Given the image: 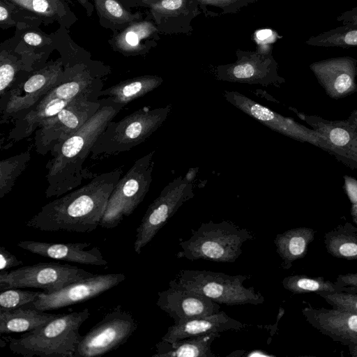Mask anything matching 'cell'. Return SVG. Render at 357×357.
Returning <instances> with one entry per match:
<instances>
[{
    "mask_svg": "<svg viewBox=\"0 0 357 357\" xmlns=\"http://www.w3.org/2000/svg\"><path fill=\"white\" fill-rule=\"evenodd\" d=\"M23 22L36 25L42 22L8 0H0V28L3 30L15 27L18 23Z\"/></svg>",
    "mask_w": 357,
    "mask_h": 357,
    "instance_id": "cell-36",
    "label": "cell"
},
{
    "mask_svg": "<svg viewBox=\"0 0 357 357\" xmlns=\"http://www.w3.org/2000/svg\"><path fill=\"white\" fill-rule=\"evenodd\" d=\"M158 295L157 305L173 319L174 324L220 311V303L200 293L178 286L174 280L169 282L168 289L158 292Z\"/></svg>",
    "mask_w": 357,
    "mask_h": 357,
    "instance_id": "cell-17",
    "label": "cell"
},
{
    "mask_svg": "<svg viewBox=\"0 0 357 357\" xmlns=\"http://www.w3.org/2000/svg\"><path fill=\"white\" fill-rule=\"evenodd\" d=\"M183 3V0H162V1L156 5L157 7L165 10H173L179 8Z\"/></svg>",
    "mask_w": 357,
    "mask_h": 357,
    "instance_id": "cell-43",
    "label": "cell"
},
{
    "mask_svg": "<svg viewBox=\"0 0 357 357\" xmlns=\"http://www.w3.org/2000/svg\"><path fill=\"white\" fill-rule=\"evenodd\" d=\"M220 333H210L192 336L172 343L161 340L155 344L156 353L153 357H215L211 344Z\"/></svg>",
    "mask_w": 357,
    "mask_h": 357,
    "instance_id": "cell-27",
    "label": "cell"
},
{
    "mask_svg": "<svg viewBox=\"0 0 357 357\" xmlns=\"http://www.w3.org/2000/svg\"><path fill=\"white\" fill-rule=\"evenodd\" d=\"M317 294L333 308L357 314V293L319 291Z\"/></svg>",
    "mask_w": 357,
    "mask_h": 357,
    "instance_id": "cell-38",
    "label": "cell"
},
{
    "mask_svg": "<svg viewBox=\"0 0 357 357\" xmlns=\"http://www.w3.org/2000/svg\"><path fill=\"white\" fill-rule=\"evenodd\" d=\"M77 2L85 10L86 14L88 17H91L93 11L95 10V7L93 3L89 0H74Z\"/></svg>",
    "mask_w": 357,
    "mask_h": 357,
    "instance_id": "cell-44",
    "label": "cell"
},
{
    "mask_svg": "<svg viewBox=\"0 0 357 357\" xmlns=\"http://www.w3.org/2000/svg\"><path fill=\"white\" fill-rule=\"evenodd\" d=\"M269 356L268 354H265L264 352L263 351H252L250 354H248L247 356Z\"/></svg>",
    "mask_w": 357,
    "mask_h": 357,
    "instance_id": "cell-49",
    "label": "cell"
},
{
    "mask_svg": "<svg viewBox=\"0 0 357 357\" xmlns=\"http://www.w3.org/2000/svg\"><path fill=\"white\" fill-rule=\"evenodd\" d=\"M124 5L128 8L137 6L139 5V0H120Z\"/></svg>",
    "mask_w": 357,
    "mask_h": 357,
    "instance_id": "cell-47",
    "label": "cell"
},
{
    "mask_svg": "<svg viewBox=\"0 0 357 357\" xmlns=\"http://www.w3.org/2000/svg\"><path fill=\"white\" fill-rule=\"evenodd\" d=\"M248 277L230 275L210 271L182 270L174 282L180 287L200 293L215 302L227 305L252 304L264 302V298L255 288L244 287Z\"/></svg>",
    "mask_w": 357,
    "mask_h": 357,
    "instance_id": "cell-9",
    "label": "cell"
},
{
    "mask_svg": "<svg viewBox=\"0 0 357 357\" xmlns=\"http://www.w3.org/2000/svg\"><path fill=\"white\" fill-rule=\"evenodd\" d=\"M162 82L160 77L138 76L121 81L100 92V97L110 98L124 106L131 101L142 98L158 87Z\"/></svg>",
    "mask_w": 357,
    "mask_h": 357,
    "instance_id": "cell-29",
    "label": "cell"
},
{
    "mask_svg": "<svg viewBox=\"0 0 357 357\" xmlns=\"http://www.w3.org/2000/svg\"><path fill=\"white\" fill-rule=\"evenodd\" d=\"M100 25L114 32L127 27L131 22L142 20L139 12L132 13L120 0H91Z\"/></svg>",
    "mask_w": 357,
    "mask_h": 357,
    "instance_id": "cell-30",
    "label": "cell"
},
{
    "mask_svg": "<svg viewBox=\"0 0 357 357\" xmlns=\"http://www.w3.org/2000/svg\"><path fill=\"white\" fill-rule=\"evenodd\" d=\"M315 231L309 227H297L278 234L274 239L276 252L282 259V267L289 269L294 261L306 255Z\"/></svg>",
    "mask_w": 357,
    "mask_h": 357,
    "instance_id": "cell-26",
    "label": "cell"
},
{
    "mask_svg": "<svg viewBox=\"0 0 357 357\" xmlns=\"http://www.w3.org/2000/svg\"><path fill=\"white\" fill-rule=\"evenodd\" d=\"M154 153L153 150L137 159L118 181L100 220L101 227L113 229L117 227L144 200L152 182Z\"/></svg>",
    "mask_w": 357,
    "mask_h": 357,
    "instance_id": "cell-8",
    "label": "cell"
},
{
    "mask_svg": "<svg viewBox=\"0 0 357 357\" xmlns=\"http://www.w3.org/2000/svg\"><path fill=\"white\" fill-rule=\"evenodd\" d=\"M72 66H63L61 57L47 61L43 67L22 75L0 98V123L23 117L50 90L61 83Z\"/></svg>",
    "mask_w": 357,
    "mask_h": 357,
    "instance_id": "cell-7",
    "label": "cell"
},
{
    "mask_svg": "<svg viewBox=\"0 0 357 357\" xmlns=\"http://www.w3.org/2000/svg\"><path fill=\"white\" fill-rule=\"evenodd\" d=\"M101 103L102 98H80L43 121L34 132L33 141L36 153L46 155L76 132L96 113Z\"/></svg>",
    "mask_w": 357,
    "mask_h": 357,
    "instance_id": "cell-11",
    "label": "cell"
},
{
    "mask_svg": "<svg viewBox=\"0 0 357 357\" xmlns=\"http://www.w3.org/2000/svg\"><path fill=\"white\" fill-rule=\"evenodd\" d=\"M342 25L357 26V6L344 11L337 17Z\"/></svg>",
    "mask_w": 357,
    "mask_h": 357,
    "instance_id": "cell-42",
    "label": "cell"
},
{
    "mask_svg": "<svg viewBox=\"0 0 357 357\" xmlns=\"http://www.w3.org/2000/svg\"><path fill=\"white\" fill-rule=\"evenodd\" d=\"M43 24L57 22L68 30L77 21L69 6V2L61 0H8Z\"/></svg>",
    "mask_w": 357,
    "mask_h": 357,
    "instance_id": "cell-24",
    "label": "cell"
},
{
    "mask_svg": "<svg viewBox=\"0 0 357 357\" xmlns=\"http://www.w3.org/2000/svg\"><path fill=\"white\" fill-rule=\"evenodd\" d=\"M334 283L337 291L357 293V273L340 274Z\"/></svg>",
    "mask_w": 357,
    "mask_h": 357,
    "instance_id": "cell-39",
    "label": "cell"
},
{
    "mask_svg": "<svg viewBox=\"0 0 357 357\" xmlns=\"http://www.w3.org/2000/svg\"><path fill=\"white\" fill-rule=\"evenodd\" d=\"M349 116L353 118H357V109L353 111Z\"/></svg>",
    "mask_w": 357,
    "mask_h": 357,
    "instance_id": "cell-51",
    "label": "cell"
},
{
    "mask_svg": "<svg viewBox=\"0 0 357 357\" xmlns=\"http://www.w3.org/2000/svg\"><path fill=\"white\" fill-rule=\"evenodd\" d=\"M22 261L8 251L5 247H0V272L22 264Z\"/></svg>",
    "mask_w": 357,
    "mask_h": 357,
    "instance_id": "cell-40",
    "label": "cell"
},
{
    "mask_svg": "<svg viewBox=\"0 0 357 357\" xmlns=\"http://www.w3.org/2000/svg\"><path fill=\"white\" fill-rule=\"evenodd\" d=\"M61 1H68L69 3H71V1H68V0H61Z\"/></svg>",
    "mask_w": 357,
    "mask_h": 357,
    "instance_id": "cell-53",
    "label": "cell"
},
{
    "mask_svg": "<svg viewBox=\"0 0 357 357\" xmlns=\"http://www.w3.org/2000/svg\"><path fill=\"white\" fill-rule=\"evenodd\" d=\"M353 220L354 222V223L357 226V218H353Z\"/></svg>",
    "mask_w": 357,
    "mask_h": 357,
    "instance_id": "cell-52",
    "label": "cell"
},
{
    "mask_svg": "<svg viewBox=\"0 0 357 357\" xmlns=\"http://www.w3.org/2000/svg\"><path fill=\"white\" fill-rule=\"evenodd\" d=\"M197 171H198V168L190 169L188 172L186 174L185 178L188 181L192 182L193 179L195 178V177L196 176Z\"/></svg>",
    "mask_w": 357,
    "mask_h": 357,
    "instance_id": "cell-46",
    "label": "cell"
},
{
    "mask_svg": "<svg viewBox=\"0 0 357 357\" xmlns=\"http://www.w3.org/2000/svg\"><path fill=\"white\" fill-rule=\"evenodd\" d=\"M310 68L326 93L340 99L357 92V59L349 56L315 61Z\"/></svg>",
    "mask_w": 357,
    "mask_h": 357,
    "instance_id": "cell-18",
    "label": "cell"
},
{
    "mask_svg": "<svg viewBox=\"0 0 357 357\" xmlns=\"http://www.w3.org/2000/svg\"><path fill=\"white\" fill-rule=\"evenodd\" d=\"M95 275L68 264L40 262L10 271H1L0 286L1 290L9 288H36L50 294Z\"/></svg>",
    "mask_w": 357,
    "mask_h": 357,
    "instance_id": "cell-10",
    "label": "cell"
},
{
    "mask_svg": "<svg viewBox=\"0 0 357 357\" xmlns=\"http://www.w3.org/2000/svg\"><path fill=\"white\" fill-rule=\"evenodd\" d=\"M345 192L352 204L357 205V180L350 176H344Z\"/></svg>",
    "mask_w": 357,
    "mask_h": 357,
    "instance_id": "cell-41",
    "label": "cell"
},
{
    "mask_svg": "<svg viewBox=\"0 0 357 357\" xmlns=\"http://www.w3.org/2000/svg\"><path fill=\"white\" fill-rule=\"evenodd\" d=\"M351 214L353 218H357V205L351 206Z\"/></svg>",
    "mask_w": 357,
    "mask_h": 357,
    "instance_id": "cell-50",
    "label": "cell"
},
{
    "mask_svg": "<svg viewBox=\"0 0 357 357\" xmlns=\"http://www.w3.org/2000/svg\"><path fill=\"white\" fill-rule=\"evenodd\" d=\"M272 35V31L270 29H262L257 33V37L260 40H264Z\"/></svg>",
    "mask_w": 357,
    "mask_h": 357,
    "instance_id": "cell-45",
    "label": "cell"
},
{
    "mask_svg": "<svg viewBox=\"0 0 357 357\" xmlns=\"http://www.w3.org/2000/svg\"><path fill=\"white\" fill-rule=\"evenodd\" d=\"M312 129L320 132L330 146V153L351 169H357V118L328 120L291 109Z\"/></svg>",
    "mask_w": 357,
    "mask_h": 357,
    "instance_id": "cell-16",
    "label": "cell"
},
{
    "mask_svg": "<svg viewBox=\"0 0 357 357\" xmlns=\"http://www.w3.org/2000/svg\"><path fill=\"white\" fill-rule=\"evenodd\" d=\"M306 321L322 335L345 346L357 344V314L335 308L305 307Z\"/></svg>",
    "mask_w": 357,
    "mask_h": 357,
    "instance_id": "cell-19",
    "label": "cell"
},
{
    "mask_svg": "<svg viewBox=\"0 0 357 357\" xmlns=\"http://www.w3.org/2000/svg\"><path fill=\"white\" fill-rule=\"evenodd\" d=\"M14 36L33 59L38 68L43 67L56 50L55 33H47L38 25L18 23Z\"/></svg>",
    "mask_w": 357,
    "mask_h": 357,
    "instance_id": "cell-25",
    "label": "cell"
},
{
    "mask_svg": "<svg viewBox=\"0 0 357 357\" xmlns=\"http://www.w3.org/2000/svg\"><path fill=\"white\" fill-rule=\"evenodd\" d=\"M121 273L96 274L53 293L40 291L30 307L41 311L62 308L95 298L124 281Z\"/></svg>",
    "mask_w": 357,
    "mask_h": 357,
    "instance_id": "cell-15",
    "label": "cell"
},
{
    "mask_svg": "<svg viewBox=\"0 0 357 357\" xmlns=\"http://www.w3.org/2000/svg\"><path fill=\"white\" fill-rule=\"evenodd\" d=\"M172 109L164 107H142L119 121H110L96 139L91 158L110 155L129 151L144 142L159 128Z\"/></svg>",
    "mask_w": 357,
    "mask_h": 357,
    "instance_id": "cell-6",
    "label": "cell"
},
{
    "mask_svg": "<svg viewBox=\"0 0 357 357\" xmlns=\"http://www.w3.org/2000/svg\"><path fill=\"white\" fill-rule=\"evenodd\" d=\"M88 243H57L36 241H21L17 245L33 254L66 262L92 266H107L101 251L96 246L85 250Z\"/></svg>",
    "mask_w": 357,
    "mask_h": 357,
    "instance_id": "cell-20",
    "label": "cell"
},
{
    "mask_svg": "<svg viewBox=\"0 0 357 357\" xmlns=\"http://www.w3.org/2000/svg\"><path fill=\"white\" fill-rule=\"evenodd\" d=\"M124 107L110 98H102L96 113L76 132L53 148L45 165L47 198L59 197L82 185L86 176L83 165L96 139Z\"/></svg>",
    "mask_w": 357,
    "mask_h": 357,
    "instance_id": "cell-2",
    "label": "cell"
},
{
    "mask_svg": "<svg viewBox=\"0 0 357 357\" xmlns=\"http://www.w3.org/2000/svg\"><path fill=\"white\" fill-rule=\"evenodd\" d=\"M193 197L192 183L185 177H177L169 183L149 206L137 228L135 252L140 254L178 209Z\"/></svg>",
    "mask_w": 357,
    "mask_h": 357,
    "instance_id": "cell-13",
    "label": "cell"
},
{
    "mask_svg": "<svg viewBox=\"0 0 357 357\" xmlns=\"http://www.w3.org/2000/svg\"><path fill=\"white\" fill-rule=\"evenodd\" d=\"M220 79L241 83L259 84L264 86L280 84L284 81L282 78L278 77L275 73L263 70L261 67L250 61L231 66L224 75L220 77Z\"/></svg>",
    "mask_w": 357,
    "mask_h": 357,
    "instance_id": "cell-32",
    "label": "cell"
},
{
    "mask_svg": "<svg viewBox=\"0 0 357 357\" xmlns=\"http://www.w3.org/2000/svg\"><path fill=\"white\" fill-rule=\"evenodd\" d=\"M137 328L132 315L117 305L82 337L74 357H96L124 344Z\"/></svg>",
    "mask_w": 357,
    "mask_h": 357,
    "instance_id": "cell-12",
    "label": "cell"
},
{
    "mask_svg": "<svg viewBox=\"0 0 357 357\" xmlns=\"http://www.w3.org/2000/svg\"><path fill=\"white\" fill-rule=\"evenodd\" d=\"M349 354L353 357H357V344L348 346Z\"/></svg>",
    "mask_w": 357,
    "mask_h": 357,
    "instance_id": "cell-48",
    "label": "cell"
},
{
    "mask_svg": "<svg viewBox=\"0 0 357 357\" xmlns=\"http://www.w3.org/2000/svg\"><path fill=\"white\" fill-rule=\"evenodd\" d=\"M88 308L58 314L44 326L19 338L5 337L11 351L26 357H74L82 335L79 330L89 317Z\"/></svg>",
    "mask_w": 357,
    "mask_h": 357,
    "instance_id": "cell-4",
    "label": "cell"
},
{
    "mask_svg": "<svg viewBox=\"0 0 357 357\" xmlns=\"http://www.w3.org/2000/svg\"><path fill=\"white\" fill-rule=\"evenodd\" d=\"M31 160L29 151L5 158L0 162V198H3L13 189L17 178Z\"/></svg>",
    "mask_w": 357,
    "mask_h": 357,
    "instance_id": "cell-34",
    "label": "cell"
},
{
    "mask_svg": "<svg viewBox=\"0 0 357 357\" xmlns=\"http://www.w3.org/2000/svg\"><path fill=\"white\" fill-rule=\"evenodd\" d=\"M253 238L251 231L233 222L211 220L202 223L196 230L192 229L188 240L180 241L181 250L176 256L190 261L233 263L241 255L244 243Z\"/></svg>",
    "mask_w": 357,
    "mask_h": 357,
    "instance_id": "cell-5",
    "label": "cell"
},
{
    "mask_svg": "<svg viewBox=\"0 0 357 357\" xmlns=\"http://www.w3.org/2000/svg\"><path fill=\"white\" fill-rule=\"evenodd\" d=\"M245 325L228 316L224 311L211 315L197 317L174 324L169 326L162 340L170 343L192 336L226 331H240Z\"/></svg>",
    "mask_w": 357,
    "mask_h": 357,
    "instance_id": "cell-21",
    "label": "cell"
},
{
    "mask_svg": "<svg viewBox=\"0 0 357 357\" xmlns=\"http://www.w3.org/2000/svg\"><path fill=\"white\" fill-rule=\"evenodd\" d=\"M306 43L323 47H357V26L342 25L310 37Z\"/></svg>",
    "mask_w": 357,
    "mask_h": 357,
    "instance_id": "cell-33",
    "label": "cell"
},
{
    "mask_svg": "<svg viewBox=\"0 0 357 357\" xmlns=\"http://www.w3.org/2000/svg\"><path fill=\"white\" fill-rule=\"evenodd\" d=\"M40 293V291L24 290L22 288L3 289L0 294V310L30 307L38 298Z\"/></svg>",
    "mask_w": 357,
    "mask_h": 357,
    "instance_id": "cell-37",
    "label": "cell"
},
{
    "mask_svg": "<svg viewBox=\"0 0 357 357\" xmlns=\"http://www.w3.org/2000/svg\"><path fill=\"white\" fill-rule=\"evenodd\" d=\"M282 284L286 290L295 294L337 291L335 283L323 277H310L306 275H289L282 280Z\"/></svg>",
    "mask_w": 357,
    "mask_h": 357,
    "instance_id": "cell-35",
    "label": "cell"
},
{
    "mask_svg": "<svg viewBox=\"0 0 357 357\" xmlns=\"http://www.w3.org/2000/svg\"><path fill=\"white\" fill-rule=\"evenodd\" d=\"M122 169L94 176L79 187L42 206L26 226L45 231L89 233L100 225Z\"/></svg>",
    "mask_w": 357,
    "mask_h": 357,
    "instance_id": "cell-1",
    "label": "cell"
},
{
    "mask_svg": "<svg viewBox=\"0 0 357 357\" xmlns=\"http://www.w3.org/2000/svg\"><path fill=\"white\" fill-rule=\"evenodd\" d=\"M326 249L337 259L357 260V227L350 222L339 225L324 237Z\"/></svg>",
    "mask_w": 357,
    "mask_h": 357,
    "instance_id": "cell-31",
    "label": "cell"
},
{
    "mask_svg": "<svg viewBox=\"0 0 357 357\" xmlns=\"http://www.w3.org/2000/svg\"><path fill=\"white\" fill-rule=\"evenodd\" d=\"M225 98L231 105L271 130L301 142L309 143L330 153L327 141L317 130L285 117L238 91H227Z\"/></svg>",
    "mask_w": 357,
    "mask_h": 357,
    "instance_id": "cell-14",
    "label": "cell"
},
{
    "mask_svg": "<svg viewBox=\"0 0 357 357\" xmlns=\"http://www.w3.org/2000/svg\"><path fill=\"white\" fill-rule=\"evenodd\" d=\"M155 29L149 20H138L125 29L112 33L107 40L113 51L124 56H135L146 53Z\"/></svg>",
    "mask_w": 357,
    "mask_h": 357,
    "instance_id": "cell-23",
    "label": "cell"
},
{
    "mask_svg": "<svg viewBox=\"0 0 357 357\" xmlns=\"http://www.w3.org/2000/svg\"><path fill=\"white\" fill-rule=\"evenodd\" d=\"M57 315L32 307L0 310V334L32 331L44 326Z\"/></svg>",
    "mask_w": 357,
    "mask_h": 357,
    "instance_id": "cell-28",
    "label": "cell"
},
{
    "mask_svg": "<svg viewBox=\"0 0 357 357\" xmlns=\"http://www.w3.org/2000/svg\"><path fill=\"white\" fill-rule=\"evenodd\" d=\"M111 73L110 66L100 61L72 66L61 83L50 90L23 117L14 121L8 140L16 142L29 137L43 121L76 100L100 98L103 87L102 78Z\"/></svg>",
    "mask_w": 357,
    "mask_h": 357,
    "instance_id": "cell-3",
    "label": "cell"
},
{
    "mask_svg": "<svg viewBox=\"0 0 357 357\" xmlns=\"http://www.w3.org/2000/svg\"><path fill=\"white\" fill-rule=\"evenodd\" d=\"M38 68L17 38L5 40L0 45V98L24 75Z\"/></svg>",
    "mask_w": 357,
    "mask_h": 357,
    "instance_id": "cell-22",
    "label": "cell"
}]
</instances>
